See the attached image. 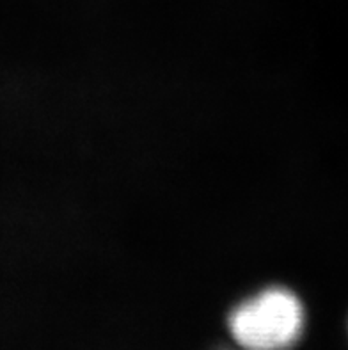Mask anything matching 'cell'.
I'll use <instances>...</instances> for the list:
<instances>
[{
  "instance_id": "6da1fadb",
  "label": "cell",
  "mask_w": 348,
  "mask_h": 350,
  "mask_svg": "<svg viewBox=\"0 0 348 350\" xmlns=\"http://www.w3.org/2000/svg\"><path fill=\"white\" fill-rule=\"evenodd\" d=\"M304 329V308L284 288H269L243 301L230 317L235 342L245 350H288Z\"/></svg>"
}]
</instances>
